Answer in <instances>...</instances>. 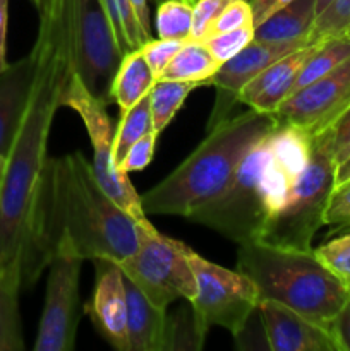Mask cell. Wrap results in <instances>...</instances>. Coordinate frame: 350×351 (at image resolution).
Masks as SVG:
<instances>
[{"mask_svg": "<svg viewBox=\"0 0 350 351\" xmlns=\"http://www.w3.org/2000/svg\"><path fill=\"white\" fill-rule=\"evenodd\" d=\"M349 38H350V36H349Z\"/></svg>", "mask_w": 350, "mask_h": 351, "instance_id": "obj_49", "label": "cell"}, {"mask_svg": "<svg viewBox=\"0 0 350 351\" xmlns=\"http://www.w3.org/2000/svg\"><path fill=\"white\" fill-rule=\"evenodd\" d=\"M158 134H154L153 130L148 132L146 136H143L141 139H137L132 146L127 149V153L124 154L122 160L117 165V170L120 173H130V171H141L151 163L154 154V146H156Z\"/></svg>", "mask_w": 350, "mask_h": 351, "instance_id": "obj_34", "label": "cell"}, {"mask_svg": "<svg viewBox=\"0 0 350 351\" xmlns=\"http://www.w3.org/2000/svg\"><path fill=\"white\" fill-rule=\"evenodd\" d=\"M250 7H253V17H254V26L261 24L266 21L271 14L278 12L280 9L287 7L294 0H249Z\"/></svg>", "mask_w": 350, "mask_h": 351, "instance_id": "obj_38", "label": "cell"}, {"mask_svg": "<svg viewBox=\"0 0 350 351\" xmlns=\"http://www.w3.org/2000/svg\"><path fill=\"white\" fill-rule=\"evenodd\" d=\"M264 341L273 351H338L331 331L275 300L257 305Z\"/></svg>", "mask_w": 350, "mask_h": 351, "instance_id": "obj_15", "label": "cell"}, {"mask_svg": "<svg viewBox=\"0 0 350 351\" xmlns=\"http://www.w3.org/2000/svg\"><path fill=\"white\" fill-rule=\"evenodd\" d=\"M129 2H130V7H132L134 14H136L137 23H139L144 36H146L148 40H151V38H153V29H151L150 3H148V0H129Z\"/></svg>", "mask_w": 350, "mask_h": 351, "instance_id": "obj_40", "label": "cell"}, {"mask_svg": "<svg viewBox=\"0 0 350 351\" xmlns=\"http://www.w3.org/2000/svg\"><path fill=\"white\" fill-rule=\"evenodd\" d=\"M312 43L309 40L297 41H261L254 38L244 50H240L235 57L222 64L211 79V86L220 91L218 103H215V112L209 120V129L226 119L230 112V103L237 101L240 91L256 77L257 74L270 67L278 58L285 57L297 48Z\"/></svg>", "mask_w": 350, "mask_h": 351, "instance_id": "obj_13", "label": "cell"}, {"mask_svg": "<svg viewBox=\"0 0 350 351\" xmlns=\"http://www.w3.org/2000/svg\"><path fill=\"white\" fill-rule=\"evenodd\" d=\"M202 88L198 82L185 81H156L150 91L151 119H153L154 134L160 136L172 120L175 119L178 110L182 108L187 96L194 89Z\"/></svg>", "mask_w": 350, "mask_h": 351, "instance_id": "obj_24", "label": "cell"}, {"mask_svg": "<svg viewBox=\"0 0 350 351\" xmlns=\"http://www.w3.org/2000/svg\"><path fill=\"white\" fill-rule=\"evenodd\" d=\"M64 0H36L34 7H36L38 14H40V21H51L60 14Z\"/></svg>", "mask_w": 350, "mask_h": 351, "instance_id": "obj_41", "label": "cell"}, {"mask_svg": "<svg viewBox=\"0 0 350 351\" xmlns=\"http://www.w3.org/2000/svg\"><path fill=\"white\" fill-rule=\"evenodd\" d=\"M222 67V62L211 53L205 41L187 40L163 69L156 81H185L211 86L213 75Z\"/></svg>", "mask_w": 350, "mask_h": 351, "instance_id": "obj_21", "label": "cell"}, {"mask_svg": "<svg viewBox=\"0 0 350 351\" xmlns=\"http://www.w3.org/2000/svg\"><path fill=\"white\" fill-rule=\"evenodd\" d=\"M154 82L156 77L148 65L141 48L127 51L117 69L110 88V99H113L119 106V119L151 91Z\"/></svg>", "mask_w": 350, "mask_h": 351, "instance_id": "obj_20", "label": "cell"}, {"mask_svg": "<svg viewBox=\"0 0 350 351\" xmlns=\"http://www.w3.org/2000/svg\"><path fill=\"white\" fill-rule=\"evenodd\" d=\"M153 2H154V3H156V5H158V3H161V2H165V0H153Z\"/></svg>", "mask_w": 350, "mask_h": 351, "instance_id": "obj_46", "label": "cell"}, {"mask_svg": "<svg viewBox=\"0 0 350 351\" xmlns=\"http://www.w3.org/2000/svg\"><path fill=\"white\" fill-rule=\"evenodd\" d=\"M350 58V38L347 36H335L323 40L318 45L311 57L307 58L304 65H302L301 72H299L295 84L292 88V93L299 91V89L305 88L311 82L318 81L323 75L329 74L335 71L336 67L343 64Z\"/></svg>", "mask_w": 350, "mask_h": 351, "instance_id": "obj_23", "label": "cell"}, {"mask_svg": "<svg viewBox=\"0 0 350 351\" xmlns=\"http://www.w3.org/2000/svg\"><path fill=\"white\" fill-rule=\"evenodd\" d=\"M139 223L127 215L93 175L81 151L48 158L34 211L23 288L36 283L60 243L82 259H127L139 245Z\"/></svg>", "mask_w": 350, "mask_h": 351, "instance_id": "obj_1", "label": "cell"}, {"mask_svg": "<svg viewBox=\"0 0 350 351\" xmlns=\"http://www.w3.org/2000/svg\"><path fill=\"white\" fill-rule=\"evenodd\" d=\"M127 297V339L129 351H161L167 311L154 305L124 274Z\"/></svg>", "mask_w": 350, "mask_h": 351, "instance_id": "obj_18", "label": "cell"}, {"mask_svg": "<svg viewBox=\"0 0 350 351\" xmlns=\"http://www.w3.org/2000/svg\"><path fill=\"white\" fill-rule=\"evenodd\" d=\"M314 21L316 0H294L254 26V38L261 41H312Z\"/></svg>", "mask_w": 350, "mask_h": 351, "instance_id": "obj_19", "label": "cell"}, {"mask_svg": "<svg viewBox=\"0 0 350 351\" xmlns=\"http://www.w3.org/2000/svg\"><path fill=\"white\" fill-rule=\"evenodd\" d=\"M19 288L0 274V351H23L24 338L19 315Z\"/></svg>", "mask_w": 350, "mask_h": 351, "instance_id": "obj_26", "label": "cell"}, {"mask_svg": "<svg viewBox=\"0 0 350 351\" xmlns=\"http://www.w3.org/2000/svg\"><path fill=\"white\" fill-rule=\"evenodd\" d=\"M158 38L187 41L192 36V3L185 0H165L158 3L154 17Z\"/></svg>", "mask_w": 350, "mask_h": 351, "instance_id": "obj_27", "label": "cell"}, {"mask_svg": "<svg viewBox=\"0 0 350 351\" xmlns=\"http://www.w3.org/2000/svg\"><path fill=\"white\" fill-rule=\"evenodd\" d=\"M237 269L247 274L259 291V300H275L329 329L350 291L326 269L312 250L287 249L270 243L239 245Z\"/></svg>", "mask_w": 350, "mask_h": 351, "instance_id": "obj_4", "label": "cell"}, {"mask_svg": "<svg viewBox=\"0 0 350 351\" xmlns=\"http://www.w3.org/2000/svg\"><path fill=\"white\" fill-rule=\"evenodd\" d=\"M185 2H189V3H192V5H194V3L198 2V0H185Z\"/></svg>", "mask_w": 350, "mask_h": 351, "instance_id": "obj_45", "label": "cell"}, {"mask_svg": "<svg viewBox=\"0 0 350 351\" xmlns=\"http://www.w3.org/2000/svg\"><path fill=\"white\" fill-rule=\"evenodd\" d=\"M268 136L244 158L222 194L192 213L189 219L222 233L237 245L259 239L268 221L263 173L266 167Z\"/></svg>", "mask_w": 350, "mask_h": 351, "instance_id": "obj_7", "label": "cell"}, {"mask_svg": "<svg viewBox=\"0 0 350 351\" xmlns=\"http://www.w3.org/2000/svg\"><path fill=\"white\" fill-rule=\"evenodd\" d=\"M54 21L71 69L103 103L110 101V88L124 51L103 0H64Z\"/></svg>", "mask_w": 350, "mask_h": 351, "instance_id": "obj_5", "label": "cell"}, {"mask_svg": "<svg viewBox=\"0 0 350 351\" xmlns=\"http://www.w3.org/2000/svg\"><path fill=\"white\" fill-rule=\"evenodd\" d=\"M185 41L182 40H167V38H151L146 43L141 47L144 58H146L148 65L153 71L154 77L163 72V69L170 64L172 58L175 57L178 50L182 48Z\"/></svg>", "mask_w": 350, "mask_h": 351, "instance_id": "obj_33", "label": "cell"}, {"mask_svg": "<svg viewBox=\"0 0 350 351\" xmlns=\"http://www.w3.org/2000/svg\"><path fill=\"white\" fill-rule=\"evenodd\" d=\"M96 281L84 312L102 338L119 351H129L127 339L126 281L119 264L112 259H93Z\"/></svg>", "mask_w": 350, "mask_h": 351, "instance_id": "obj_14", "label": "cell"}, {"mask_svg": "<svg viewBox=\"0 0 350 351\" xmlns=\"http://www.w3.org/2000/svg\"><path fill=\"white\" fill-rule=\"evenodd\" d=\"M153 130V119H151L150 93L139 99L129 112L119 119V127L113 132L112 156L115 167L122 160L130 146ZM154 132V130H153Z\"/></svg>", "mask_w": 350, "mask_h": 351, "instance_id": "obj_25", "label": "cell"}, {"mask_svg": "<svg viewBox=\"0 0 350 351\" xmlns=\"http://www.w3.org/2000/svg\"><path fill=\"white\" fill-rule=\"evenodd\" d=\"M233 0H198L192 5V36L191 40H202L216 17L232 3Z\"/></svg>", "mask_w": 350, "mask_h": 351, "instance_id": "obj_35", "label": "cell"}, {"mask_svg": "<svg viewBox=\"0 0 350 351\" xmlns=\"http://www.w3.org/2000/svg\"><path fill=\"white\" fill-rule=\"evenodd\" d=\"M185 249L180 240L141 226L136 252L117 264L154 305L167 311L177 300L191 302L198 291Z\"/></svg>", "mask_w": 350, "mask_h": 351, "instance_id": "obj_8", "label": "cell"}, {"mask_svg": "<svg viewBox=\"0 0 350 351\" xmlns=\"http://www.w3.org/2000/svg\"><path fill=\"white\" fill-rule=\"evenodd\" d=\"M33 47L38 51L33 96L5 158L0 185V274L19 290H23L34 211L48 161V137L60 108L62 89L72 72L55 23L40 21Z\"/></svg>", "mask_w": 350, "mask_h": 351, "instance_id": "obj_2", "label": "cell"}, {"mask_svg": "<svg viewBox=\"0 0 350 351\" xmlns=\"http://www.w3.org/2000/svg\"><path fill=\"white\" fill-rule=\"evenodd\" d=\"M309 163L287 201L271 216L259 235V242L287 249L312 250V240L321 226L329 197L335 191L336 163L325 137L314 134Z\"/></svg>", "mask_w": 350, "mask_h": 351, "instance_id": "obj_6", "label": "cell"}, {"mask_svg": "<svg viewBox=\"0 0 350 351\" xmlns=\"http://www.w3.org/2000/svg\"><path fill=\"white\" fill-rule=\"evenodd\" d=\"M321 41H312L305 47L297 48L285 57L278 58L275 64L264 69L240 91L237 101L261 113L277 112L283 99L292 95V88H294L302 65L307 62V58L311 57L312 51L318 48Z\"/></svg>", "mask_w": 350, "mask_h": 351, "instance_id": "obj_17", "label": "cell"}, {"mask_svg": "<svg viewBox=\"0 0 350 351\" xmlns=\"http://www.w3.org/2000/svg\"><path fill=\"white\" fill-rule=\"evenodd\" d=\"M7 21H9V0H0V72L9 65L7 62Z\"/></svg>", "mask_w": 350, "mask_h": 351, "instance_id": "obj_39", "label": "cell"}, {"mask_svg": "<svg viewBox=\"0 0 350 351\" xmlns=\"http://www.w3.org/2000/svg\"><path fill=\"white\" fill-rule=\"evenodd\" d=\"M3 170H5V158H3V156H0V185H2Z\"/></svg>", "mask_w": 350, "mask_h": 351, "instance_id": "obj_44", "label": "cell"}, {"mask_svg": "<svg viewBox=\"0 0 350 351\" xmlns=\"http://www.w3.org/2000/svg\"><path fill=\"white\" fill-rule=\"evenodd\" d=\"M185 254L198 287L191 305L201 324L208 331L216 326L235 339L240 338L259 305V291L254 281L239 269H226L205 259L191 247Z\"/></svg>", "mask_w": 350, "mask_h": 351, "instance_id": "obj_10", "label": "cell"}, {"mask_svg": "<svg viewBox=\"0 0 350 351\" xmlns=\"http://www.w3.org/2000/svg\"><path fill=\"white\" fill-rule=\"evenodd\" d=\"M82 257L69 243H60L48 263L45 305L38 326L34 351L74 350L81 291Z\"/></svg>", "mask_w": 350, "mask_h": 351, "instance_id": "obj_11", "label": "cell"}, {"mask_svg": "<svg viewBox=\"0 0 350 351\" xmlns=\"http://www.w3.org/2000/svg\"><path fill=\"white\" fill-rule=\"evenodd\" d=\"M350 182V156L347 158L345 161H342V163L336 167V171H335V189L336 187H342V185L349 184Z\"/></svg>", "mask_w": 350, "mask_h": 351, "instance_id": "obj_42", "label": "cell"}, {"mask_svg": "<svg viewBox=\"0 0 350 351\" xmlns=\"http://www.w3.org/2000/svg\"><path fill=\"white\" fill-rule=\"evenodd\" d=\"M38 51L31 48L21 60L0 72V156L7 158L33 96Z\"/></svg>", "mask_w": 350, "mask_h": 351, "instance_id": "obj_16", "label": "cell"}, {"mask_svg": "<svg viewBox=\"0 0 350 351\" xmlns=\"http://www.w3.org/2000/svg\"><path fill=\"white\" fill-rule=\"evenodd\" d=\"M208 329L201 324L191 302H185L175 311L167 314L161 351H199L205 346Z\"/></svg>", "mask_w": 350, "mask_h": 351, "instance_id": "obj_22", "label": "cell"}, {"mask_svg": "<svg viewBox=\"0 0 350 351\" xmlns=\"http://www.w3.org/2000/svg\"><path fill=\"white\" fill-rule=\"evenodd\" d=\"M336 167L350 156V105L321 132Z\"/></svg>", "mask_w": 350, "mask_h": 351, "instance_id": "obj_31", "label": "cell"}, {"mask_svg": "<svg viewBox=\"0 0 350 351\" xmlns=\"http://www.w3.org/2000/svg\"><path fill=\"white\" fill-rule=\"evenodd\" d=\"M325 225L338 226V228H333L329 235L338 233L340 230L350 228V182L333 191L325 215Z\"/></svg>", "mask_w": 350, "mask_h": 351, "instance_id": "obj_36", "label": "cell"}, {"mask_svg": "<svg viewBox=\"0 0 350 351\" xmlns=\"http://www.w3.org/2000/svg\"><path fill=\"white\" fill-rule=\"evenodd\" d=\"M60 106L74 110L81 117L84 123L86 134L93 147L91 170L100 187L124 209L129 216H132L143 228H154L144 213L141 204V195L137 194L134 185L130 184L126 173H120L113 163L112 146H113V127L106 103L93 96L88 91L81 79L71 72L67 82L60 95Z\"/></svg>", "mask_w": 350, "mask_h": 351, "instance_id": "obj_9", "label": "cell"}, {"mask_svg": "<svg viewBox=\"0 0 350 351\" xmlns=\"http://www.w3.org/2000/svg\"><path fill=\"white\" fill-rule=\"evenodd\" d=\"M253 40H254V24H249V26H242L232 31H225V33L213 34V36H208L202 41H205L206 47L211 50V53L215 55L222 64H225L226 60L235 57L240 50H244V48H246Z\"/></svg>", "mask_w": 350, "mask_h": 351, "instance_id": "obj_30", "label": "cell"}, {"mask_svg": "<svg viewBox=\"0 0 350 351\" xmlns=\"http://www.w3.org/2000/svg\"><path fill=\"white\" fill-rule=\"evenodd\" d=\"M350 105V58L329 74L292 93L273 113L280 123L321 132Z\"/></svg>", "mask_w": 350, "mask_h": 351, "instance_id": "obj_12", "label": "cell"}, {"mask_svg": "<svg viewBox=\"0 0 350 351\" xmlns=\"http://www.w3.org/2000/svg\"><path fill=\"white\" fill-rule=\"evenodd\" d=\"M30 2H31V3H33V5H34V2H36V0H30Z\"/></svg>", "mask_w": 350, "mask_h": 351, "instance_id": "obj_47", "label": "cell"}, {"mask_svg": "<svg viewBox=\"0 0 350 351\" xmlns=\"http://www.w3.org/2000/svg\"><path fill=\"white\" fill-rule=\"evenodd\" d=\"M314 254L325 264L326 269L331 271L340 283L350 291V233L328 240L314 249Z\"/></svg>", "mask_w": 350, "mask_h": 351, "instance_id": "obj_28", "label": "cell"}, {"mask_svg": "<svg viewBox=\"0 0 350 351\" xmlns=\"http://www.w3.org/2000/svg\"><path fill=\"white\" fill-rule=\"evenodd\" d=\"M347 36H350V29H349V33H347Z\"/></svg>", "mask_w": 350, "mask_h": 351, "instance_id": "obj_48", "label": "cell"}, {"mask_svg": "<svg viewBox=\"0 0 350 351\" xmlns=\"http://www.w3.org/2000/svg\"><path fill=\"white\" fill-rule=\"evenodd\" d=\"M338 351H350V297L329 326Z\"/></svg>", "mask_w": 350, "mask_h": 351, "instance_id": "obj_37", "label": "cell"}, {"mask_svg": "<svg viewBox=\"0 0 350 351\" xmlns=\"http://www.w3.org/2000/svg\"><path fill=\"white\" fill-rule=\"evenodd\" d=\"M331 2L333 0H316V17H318Z\"/></svg>", "mask_w": 350, "mask_h": 351, "instance_id": "obj_43", "label": "cell"}, {"mask_svg": "<svg viewBox=\"0 0 350 351\" xmlns=\"http://www.w3.org/2000/svg\"><path fill=\"white\" fill-rule=\"evenodd\" d=\"M350 29V0H333L314 21L312 41L345 36Z\"/></svg>", "mask_w": 350, "mask_h": 351, "instance_id": "obj_29", "label": "cell"}, {"mask_svg": "<svg viewBox=\"0 0 350 351\" xmlns=\"http://www.w3.org/2000/svg\"><path fill=\"white\" fill-rule=\"evenodd\" d=\"M249 24H254L250 2L249 0H233V2L216 17L215 23L209 26L208 33H206V36L202 38V40H206L208 36H213V34L225 33V31H232L242 26H249Z\"/></svg>", "mask_w": 350, "mask_h": 351, "instance_id": "obj_32", "label": "cell"}, {"mask_svg": "<svg viewBox=\"0 0 350 351\" xmlns=\"http://www.w3.org/2000/svg\"><path fill=\"white\" fill-rule=\"evenodd\" d=\"M278 125L273 113L250 108L223 119L170 175L141 195L144 213L189 219L225 191L247 153Z\"/></svg>", "mask_w": 350, "mask_h": 351, "instance_id": "obj_3", "label": "cell"}]
</instances>
